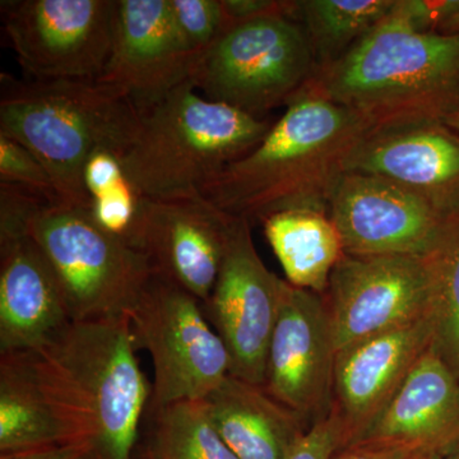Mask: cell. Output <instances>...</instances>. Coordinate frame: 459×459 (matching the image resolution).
<instances>
[{"instance_id":"6da1fadb","label":"cell","mask_w":459,"mask_h":459,"mask_svg":"<svg viewBox=\"0 0 459 459\" xmlns=\"http://www.w3.org/2000/svg\"><path fill=\"white\" fill-rule=\"evenodd\" d=\"M128 318L71 322L22 353L66 442L91 459H134L152 397Z\"/></svg>"},{"instance_id":"7a4b0ae2","label":"cell","mask_w":459,"mask_h":459,"mask_svg":"<svg viewBox=\"0 0 459 459\" xmlns=\"http://www.w3.org/2000/svg\"><path fill=\"white\" fill-rule=\"evenodd\" d=\"M286 107L258 146L202 189L214 207L250 223L289 210L327 212L347 160L374 128L307 87Z\"/></svg>"},{"instance_id":"3957f363","label":"cell","mask_w":459,"mask_h":459,"mask_svg":"<svg viewBox=\"0 0 459 459\" xmlns=\"http://www.w3.org/2000/svg\"><path fill=\"white\" fill-rule=\"evenodd\" d=\"M305 87L374 131L446 124L459 113V33L413 31L388 13Z\"/></svg>"},{"instance_id":"277c9868","label":"cell","mask_w":459,"mask_h":459,"mask_svg":"<svg viewBox=\"0 0 459 459\" xmlns=\"http://www.w3.org/2000/svg\"><path fill=\"white\" fill-rule=\"evenodd\" d=\"M0 134L31 151L66 204L90 208L83 184L98 150L122 153L140 122L126 95L99 81H18L2 74Z\"/></svg>"},{"instance_id":"5b68a950","label":"cell","mask_w":459,"mask_h":459,"mask_svg":"<svg viewBox=\"0 0 459 459\" xmlns=\"http://www.w3.org/2000/svg\"><path fill=\"white\" fill-rule=\"evenodd\" d=\"M0 217L20 222L41 250L72 322L128 318L153 274L147 256L100 228L89 208L0 183Z\"/></svg>"},{"instance_id":"8992f818","label":"cell","mask_w":459,"mask_h":459,"mask_svg":"<svg viewBox=\"0 0 459 459\" xmlns=\"http://www.w3.org/2000/svg\"><path fill=\"white\" fill-rule=\"evenodd\" d=\"M271 126L270 120L205 99L188 81L140 113L119 159L141 197L197 195L258 146Z\"/></svg>"},{"instance_id":"52a82bcc","label":"cell","mask_w":459,"mask_h":459,"mask_svg":"<svg viewBox=\"0 0 459 459\" xmlns=\"http://www.w3.org/2000/svg\"><path fill=\"white\" fill-rule=\"evenodd\" d=\"M316 72L303 26L276 14L234 23L197 57L190 82L204 98L261 117L287 105Z\"/></svg>"},{"instance_id":"ba28073f","label":"cell","mask_w":459,"mask_h":459,"mask_svg":"<svg viewBox=\"0 0 459 459\" xmlns=\"http://www.w3.org/2000/svg\"><path fill=\"white\" fill-rule=\"evenodd\" d=\"M137 350L152 359L150 406L204 400L230 376L228 349L195 296L152 274L128 314Z\"/></svg>"},{"instance_id":"9c48e42d","label":"cell","mask_w":459,"mask_h":459,"mask_svg":"<svg viewBox=\"0 0 459 459\" xmlns=\"http://www.w3.org/2000/svg\"><path fill=\"white\" fill-rule=\"evenodd\" d=\"M117 2H2L3 31L27 78L98 81L110 56Z\"/></svg>"},{"instance_id":"30bf717a","label":"cell","mask_w":459,"mask_h":459,"mask_svg":"<svg viewBox=\"0 0 459 459\" xmlns=\"http://www.w3.org/2000/svg\"><path fill=\"white\" fill-rule=\"evenodd\" d=\"M325 300L337 355L365 338L433 316L430 259L343 255Z\"/></svg>"},{"instance_id":"8fae6325","label":"cell","mask_w":459,"mask_h":459,"mask_svg":"<svg viewBox=\"0 0 459 459\" xmlns=\"http://www.w3.org/2000/svg\"><path fill=\"white\" fill-rule=\"evenodd\" d=\"M281 282L253 243L250 222L234 217L219 277L204 305L231 359L230 376L264 385L268 349L279 316Z\"/></svg>"},{"instance_id":"7c38bea8","label":"cell","mask_w":459,"mask_h":459,"mask_svg":"<svg viewBox=\"0 0 459 459\" xmlns=\"http://www.w3.org/2000/svg\"><path fill=\"white\" fill-rule=\"evenodd\" d=\"M343 253L427 258L446 234V219L419 195L371 175L343 172L328 199Z\"/></svg>"},{"instance_id":"4fadbf2b","label":"cell","mask_w":459,"mask_h":459,"mask_svg":"<svg viewBox=\"0 0 459 459\" xmlns=\"http://www.w3.org/2000/svg\"><path fill=\"white\" fill-rule=\"evenodd\" d=\"M334 361L325 298L282 280L279 316L268 349L265 391L303 420L325 418L333 407Z\"/></svg>"},{"instance_id":"5bb4252c","label":"cell","mask_w":459,"mask_h":459,"mask_svg":"<svg viewBox=\"0 0 459 459\" xmlns=\"http://www.w3.org/2000/svg\"><path fill=\"white\" fill-rule=\"evenodd\" d=\"M234 216L197 195L142 197L134 247L153 274L208 300L219 277Z\"/></svg>"},{"instance_id":"9a60e30c","label":"cell","mask_w":459,"mask_h":459,"mask_svg":"<svg viewBox=\"0 0 459 459\" xmlns=\"http://www.w3.org/2000/svg\"><path fill=\"white\" fill-rule=\"evenodd\" d=\"M195 63L169 0H117L110 56L99 82L122 91L143 113L188 82Z\"/></svg>"},{"instance_id":"2e32d148","label":"cell","mask_w":459,"mask_h":459,"mask_svg":"<svg viewBox=\"0 0 459 459\" xmlns=\"http://www.w3.org/2000/svg\"><path fill=\"white\" fill-rule=\"evenodd\" d=\"M344 172L397 184L446 219L459 214V133L446 124L374 131L353 151Z\"/></svg>"},{"instance_id":"e0dca14e","label":"cell","mask_w":459,"mask_h":459,"mask_svg":"<svg viewBox=\"0 0 459 459\" xmlns=\"http://www.w3.org/2000/svg\"><path fill=\"white\" fill-rule=\"evenodd\" d=\"M71 322L41 250L20 222L0 217V353L33 351Z\"/></svg>"},{"instance_id":"ac0fdd59","label":"cell","mask_w":459,"mask_h":459,"mask_svg":"<svg viewBox=\"0 0 459 459\" xmlns=\"http://www.w3.org/2000/svg\"><path fill=\"white\" fill-rule=\"evenodd\" d=\"M433 316L359 341L337 352L333 407L351 439L379 415L421 356L433 347Z\"/></svg>"},{"instance_id":"d6986e66","label":"cell","mask_w":459,"mask_h":459,"mask_svg":"<svg viewBox=\"0 0 459 459\" xmlns=\"http://www.w3.org/2000/svg\"><path fill=\"white\" fill-rule=\"evenodd\" d=\"M352 444H407L446 451L459 444V379L433 347Z\"/></svg>"},{"instance_id":"ffe728a7","label":"cell","mask_w":459,"mask_h":459,"mask_svg":"<svg viewBox=\"0 0 459 459\" xmlns=\"http://www.w3.org/2000/svg\"><path fill=\"white\" fill-rule=\"evenodd\" d=\"M210 418L238 459H285L304 420L264 386L229 376L204 398Z\"/></svg>"},{"instance_id":"44dd1931","label":"cell","mask_w":459,"mask_h":459,"mask_svg":"<svg viewBox=\"0 0 459 459\" xmlns=\"http://www.w3.org/2000/svg\"><path fill=\"white\" fill-rule=\"evenodd\" d=\"M265 238L282 265L286 281L299 289L325 294L343 247L325 211L289 210L262 221Z\"/></svg>"},{"instance_id":"7402d4cb","label":"cell","mask_w":459,"mask_h":459,"mask_svg":"<svg viewBox=\"0 0 459 459\" xmlns=\"http://www.w3.org/2000/svg\"><path fill=\"white\" fill-rule=\"evenodd\" d=\"M68 444L22 353H0V455Z\"/></svg>"},{"instance_id":"603a6c76","label":"cell","mask_w":459,"mask_h":459,"mask_svg":"<svg viewBox=\"0 0 459 459\" xmlns=\"http://www.w3.org/2000/svg\"><path fill=\"white\" fill-rule=\"evenodd\" d=\"M141 459H238L214 427L204 400L148 406Z\"/></svg>"},{"instance_id":"cb8c5ba5","label":"cell","mask_w":459,"mask_h":459,"mask_svg":"<svg viewBox=\"0 0 459 459\" xmlns=\"http://www.w3.org/2000/svg\"><path fill=\"white\" fill-rule=\"evenodd\" d=\"M394 0H303L294 20L303 26L316 69L337 62L394 7Z\"/></svg>"},{"instance_id":"d4e9b609","label":"cell","mask_w":459,"mask_h":459,"mask_svg":"<svg viewBox=\"0 0 459 459\" xmlns=\"http://www.w3.org/2000/svg\"><path fill=\"white\" fill-rule=\"evenodd\" d=\"M429 259L434 282L433 349L459 379V214Z\"/></svg>"},{"instance_id":"484cf974","label":"cell","mask_w":459,"mask_h":459,"mask_svg":"<svg viewBox=\"0 0 459 459\" xmlns=\"http://www.w3.org/2000/svg\"><path fill=\"white\" fill-rule=\"evenodd\" d=\"M172 22L193 56H201L231 26L222 0H169Z\"/></svg>"},{"instance_id":"4316f807","label":"cell","mask_w":459,"mask_h":459,"mask_svg":"<svg viewBox=\"0 0 459 459\" xmlns=\"http://www.w3.org/2000/svg\"><path fill=\"white\" fill-rule=\"evenodd\" d=\"M0 183L13 184L60 199L49 172L31 151L3 134H0Z\"/></svg>"},{"instance_id":"83f0119b","label":"cell","mask_w":459,"mask_h":459,"mask_svg":"<svg viewBox=\"0 0 459 459\" xmlns=\"http://www.w3.org/2000/svg\"><path fill=\"white\" fill-rule=\"evenodd\" d=\"M351 430L334 407L299 437L285 459H333L351 440Z\"/></svg>"},{"instance_id":"f1b7e54d","label":"cell","mask_w":459,"mask_h":459,"mask_svg":"<svg viewBox=\"0 0 459 459\" xmlns=\"http://www.w3.org/2000/svg\"><path fill=\"white\" fill-rule=\"evenodd\" d=\"M458 7L459 0H394L389 14L413 31L437 32Z\"/></svg>"},{"instance_id":"f546056e","label":"cell","mask_w":459,"mask_h":459,"mask_svg":"<svg viewBox=\"0 0 459 459\" xmlns=\"http://www.w3.org/2000/svg\"><path fill=\"white\" fill-rule=\"evenodd\" d=\"M435 455L430 449L407 444H352L333 459H431Z\"/></svg>"},{"instance_id":"4dcf8cb0","label":"cell","mask_w":459,"mask_h":459,"mask_svg":"<svg viewBox=\"0 0 459 459\" xmlns=\"http://www.w3.org/2000/svg\"><path fill=\"white\" fill-rule=\"evenodd\" d=\"M230 23L282 14L294 20L295 2L281 0H222Z\"/></svg>"},{"instance_id":"1f68e13d","label":"cell","mask_w":459,"mask_h":459,"mask_svg":"<svg viewBox=\"0 0 459 459\" xmlns=\"http://www.w3.org/2000/svg\"><path fill=\"white\" fill-rule=\"evenodd\" d=\"M0 459H91L89 452L77 444H59L33 451L0 455Z\"/></svg>"},{"instance_id":"d6a6232c","label":"cell","mask_w":459,"mask_h":459,"mask_svg":"<svg viewBox=\"0 0 459 459\" xmlns=\"http://www.w3.org/2000/svg\"><path fill=\"white\" fill-rule=\"evenodd\" d=\"M437 32L446 33V35H457L459 33V7L444 21Z\"/></svg>"},{"instance_id":"836d02e7","label":"cell","mask_w":459,"mask_h":459,"mask_svg":"<svg viewBox=\"0 0 459 459\" xmlns=\"http://www.w3.org/2000/svg\"><path fill=\"white\" fill-rule=\"evenodd\" d=\"M431 459H459V444L446 449V451L437 453Z\"/></svg>"},{"instance_id":"e575fe53","label":"cell","mask_w":459,"mask_h":459,"mask_svg":"<svg viewBox=\"0 0 459 459\" xmlns=\"http://www.w3.org/2000/svg\"><path fill=\"white\" fill-rule=\"evenodd\" d=\"M446 126H448L453 131L459 133V113L451 117V119L446 123Z\"/></svg>"},{"instance_id":"d590c367","label":"cell","mask_w":459,"mask_h":459,"mask_svg":"<svg viewBox=\"0 0 459 459\" xmlns=\"http://www.w3.org/2000/svg\"><path fill=\"white\" fill-rule=\"evenodd\" d=\"M134 459H141L140 457H137V455H134Z\"/></svg>"}]
</instances>
